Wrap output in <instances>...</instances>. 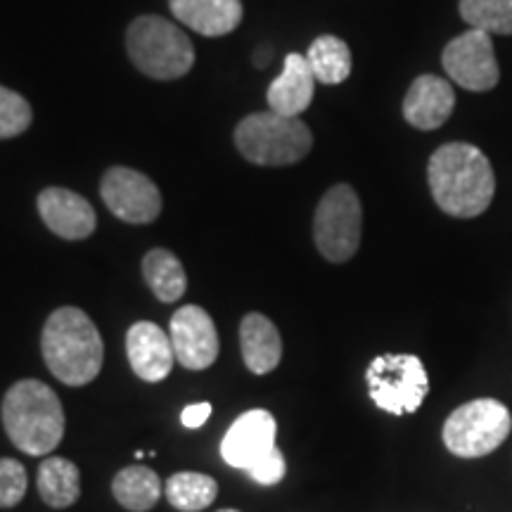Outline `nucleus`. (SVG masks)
<instances>
[{"label": "nucleus", "mask_w": 512, "mask_h": 512, "mask_svg": "<svg viewBox=\"0 0 512 512\" xmlns=\"http://www.w3.org/2000/svg\"><path fill=\"white\" fill-rule=\"evenodd\" d=\"M508 406L496 399H475L458 406L444 422V444L458 458H484L510 437Z\"/></svg>", "instance_id": "nucleus-6"}, {"label": "nucleus", "mask_w": 512, "mask_h": 512, "mask_svg": "<svg viewBox=\"0 0 512 512\" xmlns=\"http://www.w3.org/2000/svg\"><path fill=\"white\" fill-rule=\"evenodd\" d=\"M164 496L176 510L200 512L216 501L219 484L214 477L202 475V472H176L166 479Z\"/></svg>", "instance_id": "nucleus-22"}, {"label": "nucleus", "mask_w": 512, "mask_h": 512, "mask_svg": "<svg viewBox=\"0 0 512 512\" xmlns=\"http://www.w3.org/2000/svg\"><path fill=\"white\" fill-rule=\"evenodd\" d=\"M370 399L380 411L392 415L415 413L430 392V377L418 356L384 354L366 370Z\"/></svg>", "instance_id": "nucleus-7"}, {"label": "nucleus", "mask_w": 512, "mask_h": 512, "mask_svg": "<svg viewBox=\"0 0 512 512\" xmlns=\"http://www.w3.org/2000/svg\"><path fill=\"white\" fill-rule=\"evenodd\" d=\"M275 437H278V425L273 415L264 408H254L230 425L221 441V456L230 467L249 472L261 458L278 448Z\"/></svg>", "instance_id": "nucleus-12"}, {"label": "nucleus", "mask_w": 512, "mask_h": 512, "mask_svg": "<svg viewBox=\"0 0 512 512\" xmlns=\"http://www.w3.org/2000/svg\"><path fill=\"white\" fill-rule=\"evenodd\" d=\"M112 494L121 508L131 512L152 510L162 498V479L145 465H131L117 472L112 479Z\"/></svg>", "instance_id": "nucleus-20"}, {"label": "nucleus", "mask_w": 512, "mask_h": 512, "mask_svg": "<svg viewBox=\"0 0 512 512\" xmlns=\"http://www.w3.org/2000/svg\"><path fill=\"white\" fill-rule=\"evenodd\" d=\"M242 361L254 375H268L283 358V339L271 318L264 313H247L240 323Z\"/></svg>", "instance_id": "nucleus-18"}, {"label": "nucleus", "mask_w": 512, "mask_h": 512, "mask_svg": "<svg viewBox=\"0 0 512 512\" xmlns=\"http://www.w3.org/2000/svg\"><path fill=\"white\" fill-rule=\"evenodd\" d=\"M313 88H316V76L311 72L306 55L290 53L285 57L283 74L268 86V107L285 117H299L309 110Z\"/></svg>", "instance_id": "nucleus-16"}, {"label": "nucleus", "mask_w": 512, "mask_h": 512, "mask_svg": "<svg viewBox=\"0 0 512 512\" xmlns=\"http://www.w3.org/2000/svg\"><path fill=\"white\" fill-rule=\"evenodd\" d=\"M31 105L22 95L0 86V140L17 138L31 126Z\"/></svg>", "instance_id": "nucleus-25"}, {"label": "nucleus", "mask_w": 512, "mask_h": 512, "mask_svg": "<svg viewBox=\"0 0 512 512\" xmlns=\"http://www.w3.org/2000/svg\"><path fill=\"white\" fill-rule=\"evenodd\" d=\"M209 418H211V403L207 401L190 403V406H185L181 413L183 427H188V430H200L202 425H207Z\"/></svg>", "instance_id": "nucleus-28"}, {"label": "nucleus", "mask_w": 512, "mask_h": 512, "mask_svg": "<svg viewBox=\"0 0 512 512\" xmlns=\"http://www.w3.org/2000/svg\"><path fill=\"white\" fill-rule=\"evenodd\" d=\"M219 512H240V510H230V508H228V510H219Z\"/></svg>", "instance_id": "nucleus-29"}, {"label": "nucleus", "mask_w": 512, "mask_h": 512, "mask_svg": "<svg viewBox=\"0 0 512 512\" xmlns=\"http://www.w3.org/2000/svg\"><path fill=\"white\" fill-rule=\"evenodd\" d=\"M306 60L316 81L325 86H337L351 74V50L337 36H318L306 53Z\"/></svg>", "instance_id": "nucleus-23"}, {"label": "nucleus", "mask_w": 512, "mask_h": 512, "mask_svg": "<svg viewBox=\"0 0 512 512\" xmlns=\"http://www.w3.org/2000/svg\"><path fill=\"white\" fill-rule=\"evenodd\" d=\"M126 46L131 62L145 76L157 81L181 79L195 62V48L190 38L164 17H138L128 27Z\"/></svg>", "instance_id": "nucleus-5"}, {"label": "nucleus", "mask_w": 512, "mask_h": 512, "mask_svg": "<svg viewBox=\"0 0 512 512\" xmlns=\"http://www.w3.org/2000/svg\"><path fill=\"white\" fill-rule=\"evenodd\" d=\"M427 181L437 207L456 219H475L491 207L496 176L491 162L470 143H446L434 150Z\"/></svg>", "instance_id": "nucleus-1"}, {"label": "nucleus", "mask_w": 512, "mask_h": 512, "mask_svg": "<svg viewBox=\"0 0 512 512\" xmlns=\"http://www.w3.org/2000/svg\"><path fill=\"white\" fill-rule=\"evenodd\" d=\"M3 427L12 444L27 456H48L62 444L64 408L48 384L19 380L5 392Z\"/></svg>", "instance_id": "nucleus-3"}, {"label": "nucleus", "mask_w": 512, "mask_h": 512, "mask_svg": "<svg viewBox=\"0 0 512 512\" xmlns=\"http://www.w3.org/2000/svg\"><path fill=\"white\" fill-rule=\"evenodd\" d=\"M102 202L114 216L126 223H152L162 214V195L159 188L140 171L114 166L102 176Z\"/></svg>", "instance_id": "nucleus-10"}, {"label": "nucleus", "mask_w": 512, "mask_h": 512, "mask_svg": "<svg viewBox=\"0 0 512 512\" xmlns=\"http://www.w3.org/2000/svg\"><path fill=\"white\" fill-rule=\"evenodd\" d=\"M285 470H287L285 456H283V453H280V448H275L273 453H268L266 458H261L259 463H256L252 470L247 472V475L252 477L256 484H261V486H275V484L283 482Z\"/></svg>", "instance_id": "nucleus-27"}, {"label": "nucleus", "mask_w": 512, "mask_h": 512, "mask_svg": "<svg viewBox=\"0 0 512 512\" xmlns=\"http://www.w3.org/2000/svg\"><path fill=\"white\" fill-rule=\"evenodd\" d=\"M363 209L351 185H332L318 202L313 216V240L332 264H344L361 245Z\"/></svg>", "instance_id": "nucleus-8"}, {"label": "nucleus", "mask_w": 512, "mask_h": 512, "mask_svg": "<svg viewBox=\"0 0 512 512\" xmlns=\"http://www.w3.org/2000/svg\"><path fill=\"white\" fill-rule=\"evenodd\" d=\"M38 214L57 238L86 240L95 233L98 216L91 202L67 188H46L38 195Z\"/></svg>", "instance_id": "nucleus-14"}, {"label": "nucleus", "mask_w": 512, "mask_h": 512, "mask_svg": "<svg viewBox=\"0 0 512 512\" xmlns=\"http://www.w3.org/2000/svg\"><path fill=\"white\" fill-rule=\"evenodd\" d=\"M441 64L460 88L472 93L491 91L501 79L491 34L479 29H467L453 38L444 48Z\"/></svg>", "instance_id": "nucleus-9"}, {"label": "nucleus", "mask_w": 512, "mask_h": 512, "mask_svg": "<svg viewBox=\"0 0 512 512\" xmlns=\"http://www.w3.org/2000/svg\"><path fill=\"white\" fill-rule=\"evenodd\" d=\"M460 17L470 29L486 34H512V0H460Z\"/></svg>", "instance_id": "nucleus-24"}, {"label": "nucleus", "mask_w": 512, "mask_h": 512, "mask_svg": "<svg viewBox=\"0 0 512 512\" xmlns=\"http://www.w3.org/2000/svg\"><path fill=\"white\" fill-rule=\"evenodd\" d=\"M169 337L176 363L185 370H207L219 358V332L202 306L188 304L171 316Z\"/></svg>", "instance_id": "nucleus-11"}, {"label": "nucleus", "mask_w": 512, "mask_h": 512, "mask_svg": "<svg viewBox=\"0 0 512 512\" xmlns=\"http://www.w3.org/2000/svg\"><path fill=\"white\" fill-rule=\"evenodd\" d=\"M27 467L15 458H0V508H15L27 496Z\"/></svg>", "instance_id": "nucleus-26"}, {"label": "nucleus", "mask_w": 512, "mask_h": 512, "mask_svg": "<svg viewBox=\"0 0 512 512\" xmlns=\"http://www.w3.org/2000/svg\"><path fill=\"white\" fill-rule=\"evenodd\" d=\"M143 275L152 294L162 304L178 302L188 290V275H185L181 259L169 249H150L143 259Z\"/></svg>", "instance_id": "nucleus-21"}, {"label": "nucleus", "mask_w": 512, "mask_h": 512, "mask_svg": "<svg viewBox=\"0 0 512 512\" xmlns=\"http://www.w3.org/2000/svg\"><path fill=\"white\" fill-rule=\"evenodd\" d=\"M235 145L252 164L290 166L309 155L313 136L299 117H285L271 110L242 119L235 128Z\"/></svg>", "instance_id": "nucleus-4"}, {"label": "nucleus", "mask_w": 512, "mask_h": 512, "mask_svg": "<svg viewBox=\"0 0 512 512\" xmlns=\"http://www.w3.org/2000/svg\"><path fill=\"white\" fill-rule=\"evenodd\" d=\"M126 354L131 370L145 382H162L176 363L171 337L150 320H138L126 332Z\"/></svg>", "instance_id": "nucleus-13"}, {"label": "nucleus", "mask_w": 512, "mask_h": 512, "mask_svg": "<svg viewBox=\"0 0 512 512\" xmlns=\"http://www.w3.org/2000/svg\"><path fill=\"white\" fill-rule=\"evenodd\" d=\"M456 107V93L446 79L422 74L411 83L403 98V119L420 131H434L444 126Z\"/></svg>", "instance_id": "nucleus-15"}, {"label": "nucleus", "mask_w": 512, "mask_h": 512, "mask_svg": "<svg viewBox=\"0 0 512 512\" xmlns=\"http://www.w3.org/2000/svg\"><path fill=\"white\" fill-rule=\"evenodd\" d=\"M178 22L202 36H226L242 22L240 0H169Z\"/></svg>", "instance_id": "nucleus-17"}, {"label": "nucleus", "mask_w": 512, "mask_h": 512, "mask_svg": "<svg viewBox=\"0 0 512 512\" xmlns=\"http://www.w3.org/2000/svg\"><path fill=\"white\" fill-rule=\"evenodd\" d=\"M36 486L41 501L53 510L72 508L81 498V472L72 460L50 456L38 465Z\"/></svg>", "instance_id": "nucleus-19"}, {"label": "nucleus", "mask_w": 512, "mask_h": 512, "mask_svg": "<svg viewBox=\"0 0 512 512\" xmlns=\"http://www.w3.org/2000/svg\"><path fill=\"white\" fill-rule=\"evenodd\" d=\"M41 354L50 373L69 387L91 384L105 361V344L86 311L62 306L43 325Z\"/></svg>", "instance_id": "nucleus-2"}]
</instances>
